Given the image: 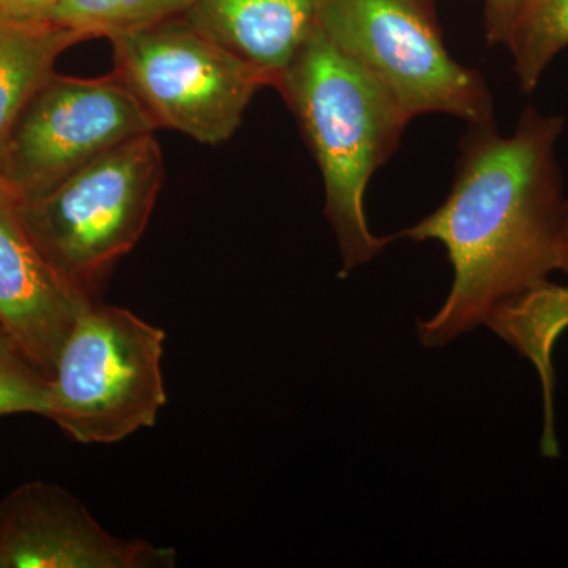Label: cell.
Instances as JSON below:
<instances>
[{
    "mask_svg": "<svg viewBox=\"0 0 568 568\" xmlns=\"http://www.w3.org/2000/svg\"><path fill=\"white\" fill-rule=\"evenodd\" d=\"M562 130V118L534 108L523 112L510 136H500L495 123L470 125L446 201L395 235L439 242L454 271L446 302L418 321L425 347H444L473 332L497 304L558 268L568 205L556 156Z\"/></svg>",
    "mask_w": 568,
    "mask_h": 568,
    "instance_id": "cell-1",
    "label": "cell"
},
{
    "mask_svg": "<svg viewBox=\"0 0 568 568\" xmlns=\"http://www.w3.org/2000/svg\"><path fill=\"white\" fill-rule=\"evenodd\" d=\"M275 89L323 174L325 216L342 256L339 276L349 275L395 241L369 230L365 193L373 174L394 155L409 119L320 24Z\"/></svg>",
    "mask_w": 568,
    "mask_h": 568,
    "instance_id": "cell-2",
    "label": "cell"
},
{
    "mask_svg": "<svg viewBox=\"0 0 568 568\" xmlns=\"http://www.w3.org/2000/svg\"><path fill=\"white\" fill-rule=\"evenodd\" d=\"M155 133L123 142L50 192L17 203L26 230L70 286L92 298L140 241L163 185Z\"/></svg>",
    "mask_w": 568,
    "mask_h": 568,
    "instance_id": "cell-3",
    "label": "cell"
},
{
    "mask_svg": "<svg viewBox=\"0 0 568 568\" xmlns=\"http://www.w3.org/2000/svg\"><path fill=\"white\" fill-rule=\"evenodd\" d=\"M164 339L129 310L93 302L58 355L43 417L80 444H114L149 428L166 405Z\"/></svg>",
    "mask_w": 568,
    "mask_h": 568,
    "instance_id": "cell-4",
    "label": "cell"
},
{
    "mask_svg": "<svg viewBox=\"0 0 568 568\" xmlns=\"http://www.w3.org/2000/svg\"><path fill=\"white\" fill-rule=\"evenodd\" d=\"M317 24L409 121L439 112L469 125L495 123L487 82L447 51L433 0H321Z\"/></svg>",
    "mask_w": 568,
    "mask_h": 568,
    "instance_id": "cell-5",
    "label": "cell"
},
{
    "mask_svg": "<svg viewBox=\"0 0 568 568\" xmlns=\"http://www.w3.org/2000/svg\"><path fill=\"white\" fill-rule=\"evenodd\" d=\"M114 71L155 129L200 144L230 141L264 81L189 18L111 37Z\"/></svg>",
    "mask_w": 568,
    "mask_h": 568,
    "instance_id": "cell-6",
    "label": "cell"
},
{
    "mask_svg": "<svg viewBox=\"0 0 568 568\" xmlns=\"http://www.w3.org/2000/svg\"><path fill=\"white\" fill-rule=\"evenodd\" d=\"M156 129L114 73H54L33 93L0 152V189L17 203L36 200L123 142Z\"/></svg>",
    "mask_w": 568,
    "mask_h": 568,
    "instance_id": "cell-7",
    "label": "cell"
},
{
    "mask_svg": "<svg viewBox=\"0 0 568 568\" xmlns=\"http://www.w3.org/2000/svg\"><path fill=\"white\" fill-rule=\"evenodd\" d=\"M173 548L112 536L71 493L32 480L0 500V568H173Z\"/></svg>",
    "mask_w": 568,
    "mask_h": 568,
    "instance_id": "cell-8",
    "label": "cell"
},
{
    "mask_svg": "<svg viewBox=\"0 0 568 568\" xmlns=\"http://www.w3.org/2000/svg\"><path fill=\"white\" fill-rule=\"evenodd\" d=\"M93 302L48 263L17 201L0 189V324L48 376L78 317Z\"/></svg>",
    "mask_w": 568,
    "mask_h": 568,
    "instance_id": "cell-9",
    "label": "cell"
},
{
    "mask_svg": "<svg viewBox=\"0 0 568 568\" xmlns=\"http://www.w3.org/2000/svg\"><path fill=\"white\" fill-rule=\"evenodd\" d=\"M320 6L321 0H196L185 17L275 88L317 28Z\"/></svg>",
    "mask_w": 568,
    "mask_h": 568,
    "instance_id": "cell-10",
    "label": "cell"
},
{
    "mask_svg": "<svg viewBox=\"0 0 568 568\" xmlns=\"http://www.w3.org/2000/svg\"><path fill=\"white\" fill-rule=\"evenodd\" d=\"M500 339L529 358L540 375L545 398V428L541 454L548 458L559 455L552 413L555 375L551 351L560 334L568 327V286H558L548 280L534 284L521 293L497 304L485 317L484 324Z\"/></svg>",
    "mask_w": 568,
    "mask_h": 568,
    "instance_id": "cell-11",
    "label": "cell"
},
{
    "mask_svg": "<svg viewBox=\"0 0 568 568\" xmlns=\"http://www.w3.org/2000/svg\"><path fill=\"white\" fill-rule=\"evenodd\" d=\"M89 39L58 22H0V152L21 111L52 74L63 52Z\"/></svg>",
    "mask_w": 568,
    "mask_h": 568,
    "instance_id": "cell-12",
    "label": "cell"
},
{
    "mask_svg": "<svg viewBox=\"0 0 568 568\" xmlns=\"http://www.w3.org/2000/svg\"><path fill=\"white\" fill-rule=\"evenodd\" d=\"M506 47L523 92H532L552 59L568 47V0H525Z\"/></svg>",
    "mask_w": 568,
    "mask_h": 568,
    "instance_id": "cell-13",
    "label": "cell"
},
{
    "mask_svg": "<svg viewBox=\"0 0 568 568\" xmlns=\"http://www.w3.org/2000/svg\"><path fill=\"white\" fill-rule=\"evenodd\" d=\"M196 0H61L52 22L85 33L89 39L110 40L183 17Z\"/></svg>",
    "mask_w": 568,
    "mask_h": 568,
    "instance_id": "cell-14",
    "label": "cell"
},
{
    "mask_svg": "<svg viewBox=\"0 0 568 568\" xmlns=\"http://www.w3.org/2000/svg\"><path fill=\"white\" fill-rule=\"evenodd\" d=\"M50 376L0 324V417L44 416Z\"/></svg>",
    "mask_w": 568,
    "mask_h": 568,
    "instance_id": "cell-15",
    "label": "cell"
},
{
    "mask_svg": "<svg viewBox=\"0 0 568 568\" xmlns=\"http://www.w3.org/2000/svg\"><path fill=\"white\" fill-rule=\"evenodd\" d=\"M61 0H0V22L44 24L52 22Z\"/></svg>",
    "mask_w": 568,
    "mask_h": 568,
    "instance_id": "cell-16",
    "label": "cell"
},
{
    "mask_svg": "<svg viewBox=\"0 0 568 568\" xmlns=\"http://www.w3.org/2000/svg\"><path fill=\"white\" fill-rule=\"evenodd\" d=\"M523 2L525 0H485V31L489 44H507Z\"/></svg>",
    "mask_w": 568,
    "mask_h": 568,
    "instance_id": "cell-17",
    "label": "cell"
},
{
    "mask_svg": "<svg viewBox=\"0 0 568 568\" xmlns=\"http://www.w3.org/2000/svg\"><path fill=\"white\" fill-rule=\"evenodd\" d=\"M558 268L568 275V205L558 239Z\"/></svg>",
    "mask_w": 568,
    "mask_h": 568,
    "instance_id": "cell-18",
    "label": "cell"
}]
</instances>
